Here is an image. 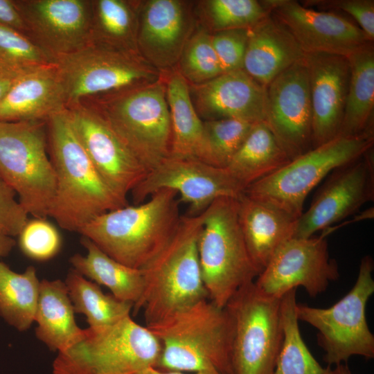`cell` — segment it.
<instances>
[{
  "label": "cell",
  "mask_w": 374,
  "mask_h": 374,
  "mask_svg": "<svg viewBox=\"0 0 374 374\" xmlns=\"http://www.w3.org/2000/svg\"><path fill=\"white\" fill-rule=\"evenodd\" d=\"M48 150L55 174L49 212L62 229L79 232L96 217L128 205L106 184L73 125L68 109L46 121Z\"/></svg>",
  "instance_id": "6da1fadb"
},
{
  "label": "cell",
  "mask_w": 374,
  "mask_h": 374,
  "mask_svg": "<svg viewBox=\"0 0 374 374\" xmlns=\"http://www.w3.org/2000/svg\"><path fill=\"white\" fill-rule=\"evenodd\" d=\"M177 193L160 189L139 204L104 213L78 232L121 263L136 269L148 265L176 233L181 215Z\"/></svg>",
  "instance_id": "7a4b0ae2"
},
{
  "label": "cell",
  "mask_w": 374,
  "mask_h": 374,
  "mask_svg": "<svg viewBox=\"0 0 374 374\" xmlns=\"http://www.w3.org/2000/svg\"><path fill=\"white\" fill-rule=\"evenodd\" d=\"M146 326L162 347L157 368L233 374V321L225 307L206 299Z\"/></svg>",
  "instance_id": "3957f363"
},
{
  "label": "cell",
  "mask_w": 374,
  "mask_h": 374,
  "mask_svg": "<svg viewBox=\"0 0 374 374\" xmlns=\"http://www.w3.org/2000/svg\"><path fill=\"white\" fill-rule=\"evenodd\" d=\"M203 221L204 212L181 216L170 242L141 269L144 290L133 313L143 309L146 325L208 299L197 251Z\"/></svg>",
  "instance_id": "277c9868"
},
{
  "label": "cell",
  "mask_w": 374,
  "mask_h": 374,
  "mask_svg": "<svg viewBox=\"0 0 374 374\" xmlns=\"http://www.w3.org/2000/svg\"><path fill=\"white\" fill-rule=\"evenodd\" d=\"M197 251L208 299L220 308L261 272L244 239L238 198L220 197L204 211Z\"/></svg>",
  "instance_id": "5b68a950"
},
{
  "label": "cell",
  "mask_w": 374,
  "mask_h": 374,
  "mask_svg": "<svg viewBox=\"0 0 374 374\" xmlns=\"http://www.w3.org/2000/svg\"><path fill=\"white\" fill-rule=\"evenodd\" d=\"M162 351L156 335L127 316L101 330L85 329L83 337L58 352L53 374H141L157 368Z\"/></svg>",
  "instance_id": "8992f818"
},
{
  "label": "cell",
  "mask_w": 374,
  "mask_h": 374,
  "mask_svg": "<svg viewBox=\"0 0 374 374\" xmlns=\"http://www.w3.org/2000/svg\"><path fill=\"white\" fill-rule=\"evenodd\" d=\"M53 64L64 87L67 108L87 98L151 84L163 76L138 52L92 42L54 58Z\"/></svg>",
  "instance_id": "52a82bcc"
},
{
  "label": "cell",
  "mask_w": 374,
  "mask_h": 374,
  "mask_svg": "<svg viewBox=\"0 0 374 374\" xmlns=\"http://www.w3.org/2000/svg\"><path fill=\"white\" fill-rule=\"evenodd\" d=\"M0 175L28 215L49 216L56 181L46 121H0Z\"/></svg>",
  "instance_id": "ba28073f"
},
{
  "label": "cell",
  "mask_w": 374,
  "mask_h": 374,
  "mask_svg": "<svg viewBox=\"0 0 374 374\" xmlns=\"http://www.w3.org/2000/svg\"><path fill=\"white\" fill-rule=\"evenodd\" d=\"M104 97L96 108L148 171L169 156L170 118L163 76Z\"/></svg>",
  "instance_id": "9c48e42d"
},
{
  "label": "cell",
  "mask_w": 374,
  "mask_h": 374,
  "mask_svg": "<svg viewBox=\"0 0 374 374\" xmlns=\"http://www.w3.org/2000/svg\"><path fill=\"white\" fill-rule=\"evenodd\" d=\"M373 141L374 137L369 136H338L249 185L244 194L297 220L310 192L335 168L373 148Z\"/></svg>",
  "instance_id": "30bf717a"
},
{
  "label": "cell",
  "mask_w": 374,
  "mask_h": 374,
  "mask_svg": "<svg viewBox=\"0 0 374 374\" xmlns=\"http://www.w3.org/2000/svg\"><path fill=\"white\" fill-rule=\"evenodd\" d=\"M373 269L372 257H363L355 285L330 308L296 303L298 320L317 329V343L323 350V360L329 366L346 364L354 355L374 357V335L366 316L367 302L374 292Z\"/></svg>",
  "instance_id": "8fae6325"
},
{
  "label": "cell",
  "mask_w": 374,
  "mask_h": 374,
  "mask_svg": "<svg viewBox=\"0 0 374 374\" xmlns=\"http://www.w3.org/2000/svg\"><path fill=\"white\" fill-rule=\"evenodd\" d=\"M280 299L252 282L226 305L233 321V374H274L283 337Z\"/></svg>",
  "instance_id": "7c38bea8"
},
{
  "label": "cell",
  "mask_w": 374,
  "mask_h": 374,
  "mask_svg": "<svg viewBox=\"0 0 374 374\" xmlns=\"http://www.w3.org/2000/svg\"><path fill=\"white\" fill-rule=\"evenodd\" d=\"M163 188L175 191L179 202L189 205L190 215L201 214L220 197L238 198L244 190L226 168L195 159L168 157L149 170L131 192L133 202L141 204Z\"/></svg>",
  "instance_id": "4fadbf2b"
},
{
  "label": "cell",
  "mask_w": 374,
  "mask_h": 374,
  "mask_svg": "<svg viewBox=\"0 0 374 374\" xmlns=\"http://www.w3.org/2000/svg\"><path fill=\"white\" fill-rule=\"evenodd\" d=\"M323 233L319 237L292 238L274 253L254 281L264 294L280 299L298 287L311 297L323 293L339 277L338 264L330 258Z\"/></svg>",
  "instance_id": "5bb4252c"
},
{
  "label": "cell",
  "mask_w": 374,
  "mask_h": 374,
  "mask_svg": "<svg viewBox=\"0 0 374 374\" xmlns=\"http://www.w3.org/2000/svg\"><path fill=\"white\" fill-rule=\"evenodd\" d=\"M374 199L373 148L331 171L296 222L294 238H309Z\"/></svg>",
  "instance_id": "9a60e30c"
},
{
  "label": "cell",
  "mask_w": 374,
  "mask_h": 374,
  "mask_svg": "<svg viewBox=\"0 0 374 374\" xmlns=\"http://www.w3.org/2000/svg\"><path fill=\"white\" fill-rule=\"evenodd\" d=\"M67 109L78 136L96 170L109 188L127 202V195L148 171L97 108L79 103Z\"/></svg>",
  "instance_id": "2e32d148"
},
{
  "label": "cell",
  "mask_w": 374,
  "mask_h": 374,
  "mask_svg": "<svg viewBox=\"0 0 374 374\" xmlns=\"http://www.w3.org/2000/svg\"><path fill=\"white\" fill-rule=\"evenodd\" d=\"M265 123L290 160L313 148L312 107L303 58L267 86Z\"/></svg>",
  "instance_id": "e0dca14e"
},
{
  "label": "cell",
  "mask_w": 374,
  "mask_h": 374,
  "mask_svg": "<svg viewBox=\"0 0 374 374\" xmlns=\"http://www.w3.org/2000/svg\"><path fill=\"white\" fill-rule=\"evenodd\" d=\"M26 35L53 60L91 42L92 1H14Z\"/></svg>",
  "instance_id": "ac0fdd59"
},
{
  "label": "cell",
  "mask_w": 374,
  "mask_h": 374,
  "mask_svg": "<svg viewBox=\"0 0 374 374\" xmlns=\"http://www.w3.org/2000/svg\"><path fill=\"white\" fill-rule=\"evenodd\" d=\"M262 2L289 29L304 53L348 57L371 42L357 25L333 12L316 10L294 0Z\"/></svg>",
  "instance_id": "d6986e66"
},
{
  "label": "cell",
  "mask_w": 374,
  "mask_h": 374,
  "mask_svg": "<svg viewBox=\"0 0 374 374\" xmlns=\"http://www.w3.org/2000/svg\"><path fill=\"white\" fill-rule=\"evenodd\" d=\"M190 10L186 2L178 0L140 3L138 51L159 71L170 69L178 62L193 31Z\"/></svg>",
  "instance_id": "ffe728a7"
},
{
  "label": "cell",
  "mask_w": 374,
  "mask_h": 374,
  "mask_svg": "<svg viewBox=\"0 0 374 374\" xmlns=\"http://www.w3.org/2000/svg\"><path fill=\"white\" fill-rule=\"evenodd\" d=\"M312 107L313 148L339 136L348 93L347 57L324 53H304Z\"/></svg>",
  "instance_id": "44dd1931"
},
{
  "label": "cell",
  "mask_w": 374,
  "mask_h": 374,
  "mask_svg": "<svg viewBox=\"0 0 374 374\" xmlns=\"http://www.w3.org/2000/svg\"><path fill=\"white\" fill-rule=\"evenodd\" d=\"M189 88L197 114L206 121L234 118L252 124L265 122L267 88L243 69L223 73L204 83L189 84Z\"/></svg>",
  "instance_id": "7402d4cb"
},
{
  "label": "cell",
  "mask_w": 374,
  "mask_h": 374,
  "mask_svg": "<svg viewBox=\"0 0 374 374\" xmlns=\"http://www.w3.org/2000/svg\"><path fill=\"white\" fill-rule=\"evenodd\" d=\"M66 108L64 87L53 62L13 80L0 101V121H46Z\"/></svg>",
  "instance_id": "603a6c76"
},
{
  "label": "cell",
  "mask_w": 374,
  "mask_h": 374,
  "mask_svg": "<svg viewBox=\"0 0 374 374\" xmlns=\"http://www.w3.org/2000/svg\"><path fill=\"white\" fill-rule=\"evenodd\" d=\"M303 57L304 52L296 38L270 12L248 30L243 70L267 88L279 74Z\"/></svg>",
  "instance_id": "cb8c5ba5"
},
{
  "label": "cell",
  "mask_w": 374,
  "mask_h": 374,
  "mask_svg": "<svg viewBox=\"0 0 374 374\" xmlns=\"http://www.w3.org/2000/svg\"><path fill=\"white\" fill-rule=\"evenodd\" d=\"M166 75L164 80L171 130L168 157L195 159L213 165L204 121L194 107L188 82L177 69Z\"/></svg>",
  "instance_id": "d4e9b609"
},
{
  "label": "cell",
  "mask_w": 374,
  "mask_h": 374,
  "mask_svg": "<svg viewBox=\"0 0 374 374\" xmlns=\"http://www.w3.org/2000/svg\"><path fill=\"white\" fill-rule=\"evenodd\" d=\"M238 218L250 256L262 271L276 250L294 237L297 220L244 193L238 197Z\"/></svg>",
  "instance_id": "484cf974"
},
{
  "label": "cell",
  "mask_w": 374,
  "mask_h": 374,
  "mask_svg": "<svg viewBox=\"0 0 374 374\" xmlns=\"http://www.w3.org/2000/svg\"><path fill=\"white\" fill-rule=\"evenodd\" d=\"M74 309L64 282L42 280L35 316L37 337L53 351H62L84 335L75 322Z\"/></svg>",
  "instance_id": "4316f807"
},
{
  "label": "cell",
  "mask_w": 374,
  "mask_h": 374,
  "mask_svg": "<svg viewBox=\"0 0 374 374\" xmlns=\"http://www.w3.org/2000/svg\"><path fill=\"white\" fill-rule=\"evenodd\" d=\"M347 58L350 79L339 136H373V42H368Z\"/></svg>",
  "instance_id": "83f0119b"
},
{
  "label": "cell",
  "mask_w": 374,
  "mask_h": 374,
  "mask_svg": "<svg viewBox=\"0 0 374 374\" xmlns=\"http://www.w3.org/2000/svg\"><path fill=\"white\" fill-rule=\"evenodd\" d=\"M80 242L87 253H75L70 258L73 269L96 283L107 287L117 299L132 303L134 311L144 290L142 269L114 260L86 237L82 236Z\"/></svg>",
  "instance_id": "f1b7e54d"
},
{
  "label": "cell",
  "mask_w": 374,
  "mask_h": 374,
  "mask_svg": "<svg viewBox=\"0 0 374 374\" xmlns=\"http://www.w3.org/2000/svg\"><path fill=\"white\" fill-rule=\"evenodd\" d=\"M290 161L267 124L260 122L253 125L242 145L226 168L245 190Z\"/></svg>",
  "instance_id": "f546056e"
},
{
  "label": "cell",
  "mask_w": 374,
  "mask_h": 374,
  "mask_svg": "<svg viewBox=\"0 0 374 374\" xmlns=\"http://www.w3.org/2000/svg\"><path fill=\"white\" fill-rule=\"evenodd\" d=\"M139 6L125 0L92 1L91 42L139 53Z\"/></svg>",
  "instance_id": "4dcf8cb0"
},
{
  "label": "cell",
  "mask_w": 374,
  "mask_h": 374,
  "mask_svg": "<svg viewBox=\"0 0 374 374\" xmlns=\"http://www.w3.org/2000/svg\"><path fill=\"white\" fill-rule=\"evenodd\" d=\"M39 285L34 267L19 274L0 262V316L19 331L35 321Z\"/></svg>",
  "instance_id": "1f68e13d"
},
{
  "label": "cell",
  "mask_w": 374,
  "mask_h": 374,
  "mask_svg": "<svg viewBox=\"0 0 374 374\" xmlns=\"http://www.w3.org/2000/svg\"><path fill=\"white\" fill-rule=\"evenodd\" d=\"M64 283L75 312L86 316L91 330L109 327L130 316L133 310L132 303L103 293L97 283L87 280L74 269L68 273Z\"/></svg>",
  "instance_id": "d6a6232c"
},
{
  "label": "cell",
  "mask_w": 374,
  "mask_h": 374,
  "mask_svg": "<svg viewBox=\"0 0 374 374\" xmlns=\"http://www.w3.org/2000/svg\"><path fill=\"white\" fill-rule=\"evenodd\" d=\"M296 292L292 289L280 299L283 337L274 374H329L330 366L322 367L302 339L296 312Z\"/></svg>",
  "instance_id": "836d02e7"
},
{
  "label": "cell",
  "mask_w": 374,
  "mask_h": 374,
  "mask_svg": "<svg viewBox=\"0 0 374 374\" xmlns=\"http://www.w3.org/2000/svg\"><path fill=\"white\" fill-rule=\"evenodd\" d=\"M53 59L25 34L0 24V72L12 80Z\"/></svg>",
  "instance_id": "e575fe53"
},
{
  "label": "cell",
  "mask_w": 374,
  "mask_h": 374,
  "mask_svg": "<svg viewBox=\"0 0 374 374\" xmlns=\"http://www.w3.org/2000/svg\"><path fill=\"white\" fill-rule=\"evenodd\" d=\"M202 5L206 29L214 33L250 28L271 12L256 0H208Z\"/></svg>",
  "instance_id": "d590c367"
},
{
  "label": "cell",
  "mask_w": 374,
  "mask_h": 374,
  "mask_svg": "<svg viewBox=\"0 0 374 374\" xmlns=\"http://www.w3.org/2000/svg\"><path fill=\"white\" fill-rule=\"evenodd\" d=\"M179 73L189 84L207 82L224 73L211 41L204 28L192 33L179 59Z\"/></svg>",
  "instance_id": "8d00e7d4"
},
{
  "label": "cell",
  "mask_w": 374,
  "mask_h": 374,
  "mask_svg": "<svg viewBox=\"0 0 374 374\" xmlns=\"http://www.w3.org/2000/svg\"><path fill=\"white\" fill-rule=\"evenodd\" d=\"M253 125L234 118L205 121L204 125L213 164L226 168Z\"/></svg>",
  "instance_id": "74e56055"
},
{
  "label": "cell",
  "mask_w": 374,
  "mask_h": 374,
  "mask_svg": "<svg viewBox=\"0 0 374 374\" xmlns=\"http://www.w3.org/2000/svg\"><path fill=\"white\" fill-rule=\"evenodd\" d=\"M21 251L35 260H47L60 251L62 238L57 228L46 218L28 220L18 235Z\"/></svg>",
  "instance_id": "f35d334b"
},
{
  "label": "cell",
  "mask_w": 374,
  "mask_h": 374,
  "mask_svg": "<svg viewBox=\"0 0 374 374\" xmlns=\"http://www.w3.org/2000/svg\"><path fill=\"white\" fill-rule=\"evenodd\" d=\"M248 30L231 29L211 34L212 44L224 73L243 69Z\"/></svg>",
  "instance_id": "ab89813d"
},
{
  "label": "cell",
  "mask_w": 374,
  "mask_h": 374,
  "mask_svg": "<svg viewBox=\"0 0 374 374\" xmlns=\"http://www.w3.org/2000/svg\"><path fill=\"white\" fill-rule=\"evenodd\" d=\"M304 2L302 5L305 7L317 6L323 9L339 10L350 15L368 39L373 42V0H309Z\"/></svg>",
  "instance_id": "60d3db41"
},
{
  "label": "cell",
  "mask_w": 374,
  "mask_h": 374,
  "mask_svg": "<svg viewBox=\"0 0 374 374\" xmlns=\"http://www.w3.org/2000/svg\"><path fill=\"white\" fill-rule=\"evenodd\" d=\"M17 194L0 175V233L18 236L28 213L16 199Z\"/></svg>",
  "instance_id": "b9f144b4"
},
{
  "label": "cell",
  "mask_w": 374,
  "mask_h": 374,
  "mask_svg": "<svg viewBox=\"0 0 374 374\" xmlns=\"http://www.w3.org/2000/svg\"><path fill=\"white\" fill-rule=\"evenodd\" d=\"M0 24L14 28L26 35L24 22L14 1L0 0Z\"/></svg>",
  "instance_id": "7bdbcfd3"
},
{
  "label": "cell",
  "mask_w": 374,
  "mask_h": 374,
  "mask_svg": "<svg viewBox=\"0 0 374 374\" xmlns=\"http://www.w3.org/2000/svg\"><path fill=\"white\" fill-rule=\"evenodd\" d=\"M15 245L12 237L0 233V258L8 255Z\"/></svg>",
  "instance_id": "ee69618b"
},
{
  "label": "cell",
  "mask_w": 374,
  "mask_h": 374,
  "mask_svg": "<svg viewBox=\"0 0 374 374\" xmlns=\"http://www.w3.org/2000/svg\"><path fill=\"white\" fill-rule=\"evenodd\" d=\"M141 374H220L216 371H206L194 373H185L180 371H163L154 367L149 368L142 372Z\"/></svg>",
  "instance_id": "f6af8a7d"
},
{
  "label": "cell",
  "mask_w": 374,
  "mask_h": 374,
  "mask_svg": "<svg viewBox=\"0 0 374 374\" xmlns=\"http://www.w3.org/2000/svg\"><path fill=\"white\" fill-rule=\"evenodd\" d=\"M12 80L0 72V101L8 91Z\"/></svg>",
  "instance_id": "bcb514c9"
},
{
  "label": "cell",
  "mask_w": 374,
  "mask_h": 374,
  "mask_svg": "<svg viewBox=\"0 0 374 374\" xmlns=\"http://www.w3.org/2000/svg\"><path fill=\"white\" fill-rule=\"evenodd\" d=\"M329 374H353L346 364L335 365V368L331 369Z\"/></svg>",
  "instance_id": "7dc6e473"
}]
</instances>
